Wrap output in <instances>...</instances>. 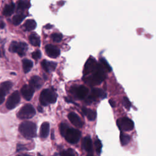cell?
Wrapping results in <instances>:
<instances>
[{
    "instance_id": "obj_3",
    "label": "cell",
    "mask_w": 156,
    "mask_h": 156,
    "mask_svg": "<svg viewBox=\"0 0 156 156\" xmlns=\"http://www.w3.org/2000/svg\"><path fill=\"white\" fill-rule=\"evenodd\" d=\"M57 94L51 89H44L43 90L40 96V101L41 104L46 106L50 104L54 103L57 100Z\"/></svg>"
},
{
    "instance_id": "obj_10",
    "label": "cell",
    "mask_w": 156,
    "mask_h": 156,
    "mask_svg": "<svg viewBox=\"0 0 156 156\" xmlns=\"http://www.w3.org/2000/svg\"><path fill=\"white\" fill-rule=\"evenodd\" d=\"M71 93L79 99H83L88 95V89L83 85L73 87L71 88Z\"/></svg>"
},
{
    "instance_id": "obj_6",
    "label": "cell",
    "mask_w": 156,
    "mask_h": 156,
    "mask_svg": "<svg viewBox=\"0 0 156 156\" xmlns=\"http://www.w3.org/2000/svg\"><path fill=\"white\" fill-rule=\"evenodd\" d=\"M9 49L12 52H15L19 55L23 56L27 50V45L24 42L12 41L9 46Z\"/></svg>"
},
{
    "instance_id": "obj_23",
    "label": "cell",
    "mask_w": 156,
    "mask_h": 156,
    "mask_svg": "<svg viewBox=\"0 0 156 156\" xmlns=\"http://www.w3.org/2000/svg\"><path fill=\"white\" fill-rule=\"evenodd\" d=\"M36 26H37V23L35 21L32 19L26 20L24 24V27L25 29L29 31L34 30L36 27Z\"/></svg>"
},
{
    "instance_id": "obj_21",
    "label": "cell",
    "mask_w": 156,
    "mask_h": 156,
    "mask_svg": "<svg viewBox=\"0 0 156 156\" xmlns=\"http://www.w3.org/2000/svg\"><path fill=\"white\" fill-rule=\"evenodd\" d=\"M14 9H15V4L13 2L9 4H7L4 8L3 15L6 16H10L13 13L14 11Z\"/></svg>"
},
{
    "instance_id": "obj_11",
    "label": "cell",
    "mask_w": 156,
    "mask_h": 156,
    "mask_svg": "<svg viewBox=\"0 0 156 156\" xmlns=\"http://www.w3.org/2000/svg\"><path fill=\"white\" fill-rule=\"evenodd\" d=\"M97 65H98V63L94 58H88L85 64L84 69L83 71L84 76H86L91 74L96 68Z\"/></svg>"
},
{
    "instance_id": "obj_4",
    "label": "cell",
    "mask_w": 156,
    "mask_h": 156,
    "mask_svg": "<svg viewBox=\"0 0 156 156\" xmlns=\"http://www.w3.org/2000/svg\"><path fill=\"white\" fill-rule=\"evenodd\" d=\"M35 115V110L34 107L29 104L24 105L18 112L17 116L21 119H29Z\"/></svg>"
},
{
    "instance_id": "obj_14",
    "label": "cell",
    "mask_w": 156,
    "mask_h": 156,
    "mask_svg": "<svg viewBox=\"0 0 156 156\" xmlns=\"http://www.w3.org/2000/svg\"><path fill=\"white\" fill-rule=\"evenodd\" d=\"M68 117L71 124H73L75 127L78 128H80L82 127L83 123L80 117L76 113L74 112H71L68 114Z\"/></svg>"
},
{
    "instance_id": "obj_15",
    "label": "cell",
    "mask_w": 156,
    "mask_h": 156,
    "mask_svg": "<svg viewBox=\"0 0 156 156\" xmlns=\"http://www.w3.org/2000/svg\"><path fill=\"white\" fill-rule=\"evenodd\" d=\"M43 85L42 79L37 76H34L31 77L29 80V86H30L34 90L40 89Z\"/></svg>"
},
{
    "instance_id": "obj_9",
    "label": "cell",
    "mask_w": 156,
    "mask_h": 156,
    "mask_svg": "<svg viewBox=\"0 0 156 156\" xmlns=\"http://www.w3.org/2000/svg\"><path fill=\"white\" fill-rule=\"evenodd\" d=\"M20 101V93L18 91H15L10 94V96L7 99V101L6 102V107L9 110H12L14 108L19 104Z\"/></svg>"
},
{
    "instance_id": "obj_28",
    "label": "cell",
    "mask_w": 156,
    "mask_h": 156,
    "mask_svg": "<svg viewBox=\"0 0 156 156\" xmlns=\"http://www.w3.org/2000/svg\"><path fill=\"white\" fill-rule=\"evenodd\" d=\"M30 2L28 1H20L18 3V9L20 10H24L30 7Z\"/></svg>"
},
{
    "instance_id": "obj_41",
    "label": "cell",
    "mask_w": 156,
    "mask_h": 156,
    "mask_svg": "<svg viewBox=\"0 0 156 156\" xmlns=\"http://www.w3.org/2000/svg\"><path fill=\"white\" fill-rule=\"evenodd\" d=\"M87 156H94L93 154H88Z\"/></svg>"
},
{
    "instance_id": "obj_34",
    "label": "cell",
    "mask_w": 156,
    "mask_h": 156,
    "mask_svg": "<svg viewBox=\"0 0 156 156\" xmlns=\"http://www.w3.org/2000/svg\"><path fill=\"white\" fill-rule=\"evenodd\" d=\"M32 57L34 59L37 60L41 57V52L39 50H37L34 52H32Z\"/></svg>"
},
{
    "instance_id": "obj_20",
    "label": "cell",
    "mask_w": 156,
    "mask_h": 156,
    "mask_svg": "<svg viewBox=\"0 0 156 156\" xmlns=\"http://www.w3.org/2000/svg\"><path fill=\"white\" fill-rule=\"evenodd\" d=\"M30 43L34 46H39L40 44V37L35 33H32L29 37Z\"/></svg>"
},
{
    "instance_id": "obj_13",
    "label": "cell",
    "mask_w": 156,
    "mask_h": 156,
    "mask_svg": "<svg viewBox=\"0 0 156 156\" xmlns=\"http://www.w3.org/2000/svg\"><path fill=\"white\" fill-rule=\"evenodd\" d=\"M34 90L29 85H24L21 90L23 97L27 101H30L33 96Z\"/></svg>"
},
{
    "instance_id": "obj_25",
    "label": "cell",
    "mask_w": 156,
    "mask_h": 156,
    "mask_svg": "<svg viewBox=\"0 0 156 156\" xmlns=\"http://www.w3.org/2000/svg\"><path fill=\"white\" fill-rule=\"evenodd\" d=\"M12 87V83L9 81L4 82L0 84V89L2 90L5 94H7V93L9 91Z\"/></svg>"
},
{
    "instance_id": "obj_22",
    "label": "cell",
    "mask_w": 156,
    "mask_h": 156,
    "mask_svg": "<svg viewBox=\"0 0 156 156\" xmlns=\"http://www.w3.org/2000/svg\"><path fill=\"white\" fill-rule=\"evenodd\" d=\"M23 68L24 73H27L33 66V62L29 59H23Z\"/></svg>"
},
{
    "instance_id": "obj_27",
    "label": "cell",
    "mask_w": 156,
    "mask_h": 156,
    "mask_svg": "<svg viewBox=\"0 0 156 156\" xmlns=\"http://www.w3.org/2000/svg\"><path fill=\"white\" fill-rule=\"evenodd\" d=\"M60 156H77L76 152L71 148L62 151L60 154Z\"/></svg>"
},
{
    "instance_id": "obj_42",
    "label": "cell",
    "mask_w": 156,
    "mask_h": 156,
    "mask_svg": "<svg viewBox=\"0 0 156 156\" xmlns=\"http://www.w3.org/2000/svg\"><path fill=\"white\" fill-rule=\"evenodd\" d=\"M1 55H2V54H1V49H0V57H1Z\"/></svg>"
},
{
    "instance_id": "obj_36",
    "label": "cell",
    "mask_w": 156,
    "mask_h": 156,
    "mask_svg": "<svg viewBox=\"0 0 156 156\" xmlns=\"http://www.w3.org/2000/svg\"><path fill=\"white\" fill-rule=\"evenodd\" d=\"M109 104H110V105L112 107H115V102L113 101V100H109Z\"/></svg>"
},
{
    "instance_id": "obj_37",
    "label": "cell",
    "mask_w": 156,
    "mask_h": 156,
    "mask_svg": "<svg viewBox=\"0 0 156 156\" xmlns=\"http://www.w3.org/2000/svg\"><path fill=\"white\" fill-rule=\"evenodd\" d=\"M44 27L46 28V29H50V28L52 27V26L50 24H46V25L44 26Z\"/></svg>"
},
{
    "instance_id": "obj_30",
    "label": "cell",
    "mask_w": 156,
    "mask_h": 156,
    "mask_svg": "<svg viewBox=\"0 0 156 156\" xmlns=\"http://www.w3.org/2000/svg\"><path fill=\"white\" fill-rule=\"evenodd\" d=\"M51 39L54 41V42H56V43H58L60 42L62 39V35L60 33H53L51 34Z\"/></svg>"
},
{
    "instance_id": "obj_5",
    "label": "cell",
    "mask_w": 156,
    "mask_h": 156,
    "mask_svg": "<svg viewBox=\"0 0 156 156\" xmlns=\"http://www.w3.org/2000/svg\"><path fill=\"white\" fill-rule=\"evenodd\" d=\"M80 136L81 133L79 130L70 127L68 128L64 135L66 140L71 144L77 143L79 141Z\"/></svg>"
},
{
    "instance_id": "obj_17",
    "label": "cell",
    "mask_w": 156,
    "mask_h": 156,
    "mask_svg": "<svg viewBox=\"0 0 156 156\" xmlns=\"http://www.w3.org/2000/svg\"><path fill=\"white\" fill-rule=\"evenodd\" d=\"M82 147L88 154H93V143L89 136H85L82 141Z\"/></svg>"
},
{
    "instance_id": "obj_2",
    "label": "cell",
    "mask_w": 156,
    "mask_h": 156,
    "mask_svg": "<svg viewBox=\"0 0 156 156\" xmlns=\"http://www.w3.org/2000/svg\"><path fill=\"white\" fill-rule=\"evenodd\" d=\"M19 131L26 138H33L37 135V126L31 121H24L20 125Z\"/></svg>"
},
{
    "instance_id": "obj_29",
    "label": "cell",
    "mask_w": 156,
    "mask_h": 156,
    "mask_svg": "<svg viewBox=\"0 0 156 156\" xmlns=\"http://www.w3.org/2000/svg\"><path fill=\"white\" fill-rule=\"evenodd\" d=\"M100 64L102 66V67L105 69V71H107L108 72H110L112 71V68L104 58H101L100 59Z\"/></svg>"
},
{
    "instance_id": "obj_40",
    "label": "cell",
    "mask_w": 156,
    "mask_h": 156,
    "mask_svg": "<svg viewBox=\"0 0 156 156\" xmlns=\"http://www.w3.org/2000/svg\"><path fill=\"white\" fill-rule=\"evenodd\" d=\"M18 156H31V155H30L29 154H20Z\"/></svg>"
},
{
    "instance_id": "obj_24",
    "label": "cell",
    "mask_w": 156,
    "mask_h": 156,
    "mask_svg": "<svg viewBox=\"0 0 156 156\" xmlns=\"http://www.w3.org/2000/svg\"><path fill=\"white\" fill-rule=\"evenodd\" d=\"M25 17H26V15H24V14L16 15L12 18V23L15 26L19 25L23 21V20L25 18Z\"/></svg>"
},
{
    "instance_id": "obj_16",
    "label": "cell",
    "mask_w": 156,
    "mask_h": 156,
    "mask_svg": "<svg viewBox=\"0 0 156 156\" xmlns=\"http://www.w3.org/2000/svg\"><path fill=\"white\" fill-rule=\"evenodd\" d=\"M41 66L43 68V69L48 73H50L52 71H54L57 66V63L54 62L48 61L46 60H44L41 62Z\"/></svg>"
},
{
    "instance_id": "obj_32",
    "label": "cell",
    "mask_w": 156,
    "mask_h": 156,
    "mask_svg": "<svg viewBox=\"0 0 156 156\" xmlns=\"http://www.w3.org/2000/svg\"><path fill=\"white\" fill-rule=\"evenodd\" d=\"M69 127V126L66 124V123H61L60 125V132L61 135L64 136V135L66 131V130L68 129V128Z\"/></svg>"
},
{
    "instance_id": "obj_31",
    "label": "cell",
    "mask_w": 156,
    "mask_h": 156,
    "mask_svg": "<svg viewBox=\"0 0 156 156\" xmlns=\"http://www.w3.org/2000/svg\"><path fill=\"white\" fill-rule=\"evenodd\" d=\"M94 146L96 148V151L98 154H99L101 152V149H102V143L101 141L99 139H96L95 142H94Z\"/></svg>"
},
{
    "instance_id": "obj_38",
    "label": "cell",
    "mask_w": 156,
    "mask_h": 156,
    "mask_svg": "<svg viewBox=\"0 0 156 156\" xmlns=\"http://www.w3.org/2000/svg\"><path fill=\"white\" fill-rule=\"evenodd\" d=\"M37 108H38V110L39 111V112L42 113V112H43V109H42V108H41L40 106H38Z\"/></svg>"
},
{
    "instance_id": "obj_26",
    "label": "cell",
    "mask_w": 156,
    "mask_h": 156,
    "mask_svg": "<svg viewBox=\"0 0 156 156\" xmlns=\"http://www.w3.org/2000/svg\"><path fill=\"white\" fill-rule=\"evenodd\" d=\"M130 140V137L129 135L123 133L121 132L120 133V142L122 146H125L127 144Z\"/></svg>"
},
{
    "instance_id": "obj_39",
    "label": "cell",
    "mask_w": 156,
    "mask_h": 156,
    "mask_svg": "<svg viewBox=\"0 0 156 156\" xmlns=\"http://www.w3.org/2000/svg\"><path fill=\"white\" fill-rule=\"evenodd\" d=\"M4 27V23L2 22L1 20H0V28H2Z\"/></svg>"
},
{
    "instance_id": "obj_18",
    "label": "cell",
    "mask_w": 156,
    "mask_h": 156,
    "mask_svg": "<svg viewBox=\"0 0 156 156\" xmlns=\"http://www.w3.org/2000/svg\"><path fill=\"white\" fill-rule=\"evenodd\" d=\"M49 123L48 122H44L40 127V135L41 138H46L49 132Z\"/></svg>"
},
{
    "instance_id": "obj_8",
    "label": "cell",
    "mask_w": 156,
    "mask_h": 156,
    "mask_svg": "<svg viewBox=\"0 0 156 156\" xmlns=\"http://www.w3.org/2000/svg\"><path fill=\"white\" fill-rule=\"evenodd\" d=\"M118 128L122 131H130L133 129V122L127 117H122L116 121Z\"/></svg>"
},
{
    "instance_id": "obj_19",
    "label": "cell",
    "mask_w": 156,
    "mask_h": 156,
    "mask_svg": "<svg viewBox=\"0 0 156 156\" xmlns=\"http://www.w3.org/2000/svg\"><path fill=\"white\" fill-rule=\"evenodd\" d=\"M83 113L87 117L88 119L90 121H94L96 118V113L95 111L89 109L85 107H82V108Z\"/></svg>"
},
{
    "instance_id": "obj_7",
    "label": "cell",
    "mask_w": 156,
    "mask_h": 156,
    "mask_svg": "<svg viewBox=\"0 0 156 156\" xmlns=\"http://www.w3.org/2000/svg\"><path fill=\"white\" fill-rule=\"evenodd\" d=\"M107 96L106 93L102 89L94 88L92 89L91 93L88 95V98H87L86 102L87 103H91L93 101H96L99 98L104 99Z\"/></svg>"
},
{
    "instance_id": "obj_35",
    "label": "cell",
    "mask_w": 156,
    "mask_h": 156,
    "mask_svg": "<svg viewBox=\"0 0 156 156\" xmlns=\"http://www.w3.org/2000/svg\"><path fill=\"white\" fill-rule=\"evenodd\" d=\"M5 94H6L2 90L0 89V104H1L4 102Z\"/></svg>"
},
{
    "instance_id": "obj_12",
    "label": "cell",
    "mask_w": 156,
    "mask_h": 156,
    "mask_svg": "<svg viewBox=\"0 0 156 156\" xmlns=\"http://www.w3.org/2000/svg\"><path fill=\"white\" fill-rule=\"evenodd\" d=\"M45 51L47 55L51 58H56L60 54V49L52 44H47L45 46Z\"/></svg>"
},
{
    "instance_id": "obj_1",
    "label": "cell",
    "mask_w": 156,
    "mask_h": 156,
    "mask_svg": "<svg viewBox=\"0 0 156 156\" xmlns=\"http://www.w3.org/2000/svg\"><path fill=\"white\" fill-rule=\"evenodd\" d=\"M106 77V73L105 69L100 63H98L97 67L95 70L90 74L83 76V81L90 85L94 86L99 85Z\"/></svg>"
},
{
    "instance_id": "obj_33",
    "label": "cell",
    "mask_w": 156,
    "mask_h": 156,
    "mask_svg": "<svg viewBox=\"0 0 156 156\" xmlns=\"http://www.w3.org/2000/svg\"><path fill=\"white\" fill-rule=\"evenodd\" d=\"M122 104H123V105L124 106V107L129 110L131 106V104H130V101L129 100V99L127 98V97H124L123 99H122Z\"/></svg>"
}]
</instances>
